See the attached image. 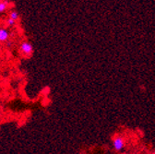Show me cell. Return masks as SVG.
Listing matches in <instances>:
<instances>
[{"label": "cell", "instance_id": "obj_4", "mask_svg": "<svg viewBox=\"0 0 155 154\" xmlns=\"http://www.w3.org/2000/svg\"><path fill=\"white\" fill-rule=\"evenodd\" d=\"M9 18L14 20L15 21H17L18 18H19V14L17 10H10L9 12Z\"/></svg>", "mask_w": 155, "mask_h": 154}, {"label": "cell", "instance_id": "obj_5", "mask_svg": "<svg viewBox=\"0 0 155 154\" xmlns=\"http://www.w3.org/2000/svg\"><path fill=\"white\" fill-rule=\"evenodd\" d=\"M8 4L9 1H1V3H0V13H3L7 10Z\"/></svg>", "mask_w": 155, "mask_h": 154}, {"label": "cell", "instance_id": "obj_7", "mask_svg": "<svg viewBox=\"0 0 155 154\" xmlns=\"http://www.w3.org/2000/svg\"><path fill=\"white\" fill-rule=\"evenodd\" d=\"M0 3H1V1H0Z\"/></svg>", "mask_w": 155, "mask_h": 154}, {"label": "cell", "instance_id": "obj_6", "mask_svg": "<svg viewBox=\"0 0 155 154\" xmlns=\"http://www.w3.org/2000/svg\"><path fill=\"white\" fill-rule=\"evenodd\" d=\"M7 24H8V27H13V26H15L16 21H15L14 20H12V18H8V20H7Z\"/></svg>", "mask_w": 155, "mask_h": 154}, {"label": "cell", "instance_id": "obj_1", "mask_svg": "<svg viewBox=\"0 0 155 154\" xmlns=\"http://www.w3.org/2000/svg\"><path fill=\"white\" fill-rule=\"evenodd\" d=\"M19 50H21V52L23 54L29 56L33 52V46L30 42H23V43H21V45H19Z\"/></svg>", "mask_w": 155, "mask_h": 154}, {"label": "cell", "instance_id": "obj_3", "mask_svg": "<svg viewBox=\"0 0 155 154\" xmlns=\"http://www.w3.org/2000/svg\"><path fill=\"white\" fill-rule=\"evenodd\" d=\"M9 39V31L3 28L0 27V42H7Z\"/></svg>", "mask_w": 155, "mask_h": 154}, {"label": "cell", "instance_id": "obj_2", "mask_svg": "<svg viewBox=\"0 0 155 154\" xmlns=\"http://www.w3.org/2000/svg\"><path fill=\"white\" fill-rule=\"evenodd\" d=\"M113 146H114V149L115 150H122L123 148L125 147V140L122 137L118 136V137H116L114 138V141H113Z\"/></svg>", "mask_w": 155, "mask_h": 154}]
</instances>
